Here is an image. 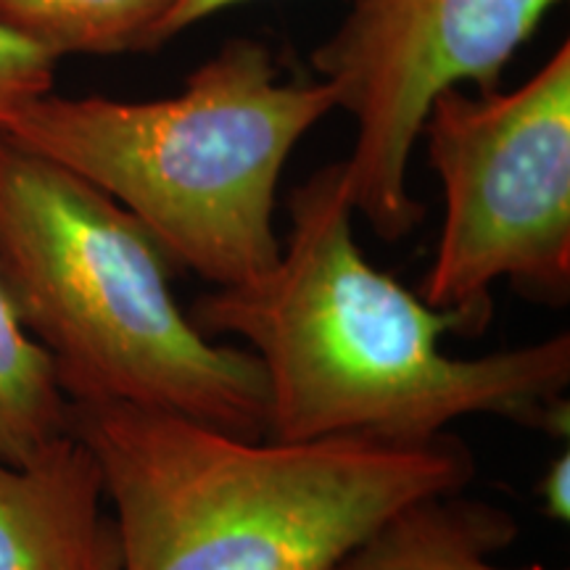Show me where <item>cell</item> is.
I'll list each match as a JSON object with an SVG mask.
<instances>
[{
  "label": "cell",
  "instance_id": "obj_1",
  "mask_svg": "<svg viewBox=\"0 0 570 570\" xmlns=\"http://www.w3.org/2000/svg\"><path fill=\"white\" fill-rule=\"evenodd\" d=\"M291 233L267 273L190 306L206 336L244 341L267 383V439L423 441L462 417H502L568 433L570 336L481 356L441 352L460 331L370 265L354 238L344 164L298 185Z\"/></svg>",
  "mask_w": 570,
  "mask_h": 570
},
{
  "label": "cell",
  "instance_id": "obj_2",
  "mask_svg": "<svg viewBox=\"0 0 570 570\" xmlns=\"http://www.w3.org/2000/svg\"><path fill=\"white\" fill-rule=\"evenodd\" d=\"M69 433L101 470L122 570H333L394 512L479 473L449 431L273 441L132 402H69Z\"/></svg>",
  "mask_w": 570,
  "mask_h": 570
},
{
  "label": "cell",
  "instance_id": "obj_3",
  "mask_svg": "<svg viewBox=\"0 0 570 570\" xmlns=\"http://www.w3.org/2000/svg\"><path fill=\"white\" fill-rule=\"evenodd\" d=\"M173 262L122 204L0 132V277L69 402H132L267 439V383L169 288Z\"/></svg>",
  "mask_w": 570,
  "mask_h": 570
},
{
  "label": "cell",
  "instance_id": "obj_4",
  "mask_svg": "<svg viewBox=\"0 0 570 570\" xmlns=\"http://www.w3.org/2000/svg\"><path fill=\"white\" fill-rule=\"evenodd\" d=\"M333 109L325 80L283 82L265 42L235 38L177 96L48 92L3 132L122 204L175 267L227 288L281 256L277 183L298 140Z\"/></svg>",
  "mask_w": 570,
  "mask_h": 570
},
{
  "label": "cell",
  "instance_id": "obj_5",
  "mask_svg": "<svg viewBox=\"0 0 570 570\" xmlns=\"http://www.w3.org/2000/svg\"><path fill=\"white\" fill-rule=\"evenodd\" d=\"M420 138L444 188V225L420 298L479 333L491 288L570 298V42L515 90L433 98Z\"/></svg>",
  "mask_w": 570,
  "mask_h": 570
},
{
  "label": "cell",
  "instance_id": "obj_6",
  "mask_svg": "<svg viewBox=\"0 0 570 570\" xmlns=\"http://www.w3.org/2000/svg\"><path fill=\"white\" fill-rule=\"evenodd\" d=\"M560 0H348L317 48V75L356 122L344 183L377 238H407L423 219L410 159L425 114L446 88L497 90L502 71Z\"/></svg>",
  "mask_w": 570,
  "mask_h": 570
},
{
  "label": "cell",
  "instance_id": "obj_7",
  "mask_svg": "<svg viewBox=\"0 0 570 570\" xmlns=\"http://www.w3.org/2000/svg\"><path fill=\"white\" fill-rule=\"evenodd\" d=\"M0 570H122L101 470L75 433L0 462Z\"/></svg>",
  "mask_w": 570,
  "mask_h": 570
},
{
  "label": "cell",
  "instance_id": "obj_8",
  "mask_svg": "<svg viewBox=\"0 0 570 570\" xmlns=\"http://www.w3.org/2000/svg\"><path fill=\"white\" fill-rule=\"evenodd\" d=\"M520 525L508 510L465 489L423 497L383 520L333 570H560L499 566Z\"/></svg>",
  "mask_w": 570,
  "mask_h": 570
},
{
  "label": "cell",
  "instance_id": "obj_9",
  "mask_svg": "<svg viewBox=\"0 0 570 570\" xmlns=\"http://www.w3.org/2000/svg\"><path fill=\"white\" fill-rule=\"evenodd\" d=\"M180 0H0V24L32 46L63 56L154 51Z\"/></svg>",
  "mask_w": 570,
  "mask_h": 570
},
{
  "label": "cell",
  "instance_id": "obj_10",
  "mask_svg": "<svg viewBox=\"0 0 570 570\" xmlns=\"http://www.w3.org/2000/svg\"><path fill=\"white\" fill-rule=\"evenodd\" d=\"M69 433V399L51 356L13 309L0 277V462H24Z\"/></svg>",
  "mask_w": 570,
  "mask_h": 570
},
{
  "label": "cell",
  "instance_id": "obj_11",
  "mask_svg": "<svg viewBox=\"0 0 570 570\" xmlns=\"http://www.w3.org/2000/svg\"><path fill=\"white\" fill-rule=\"evenodd\" d=\"M59 61L0 24V132L27 104L53 92Z\"/></svg>",
  "mask_w": 570,
  "mask_h": 570
},
{
  "label": "cell",
  "instance_id": "obj_12",
  "mask_svg": "<svg viewBox=\"0 0 570 570\" xmlns=\"http://www.w3.org/2000/svg\"><path fill=\"white\" fill-rule=\"evenodd\" d=\"M541 508L552 520L568 523L570 518V452L558 454L539 481Z\"/></svg>",
  "mask_w": 570,
  "mask_h": 570
},
{
  "label": "cell",
  "instance_id": "obj_13",
  "mask_svg": "<svg viewBox=\"0 0 570 570\" xmlns=\"http://www.w3.org/2000/svg\"><path fill=\"white\" fill-rule=\"evenodd\" d=\"M238 3H248V0H180V3L173 9V13H169V19L164 21L161 46L167 40H173L175 35L188 30V27L198 24V21L209 19L217 11H225V9H230V6H238Z\"/></svg>",
  "mask_w": 570,
  "mask_h": 570
}]
</instances>
